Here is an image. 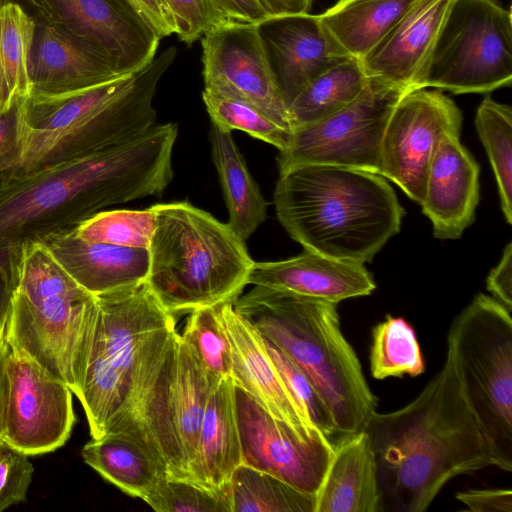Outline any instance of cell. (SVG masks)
<instances>
[{
	"mask_svg": "<svg viewBox=\"0 0 512 512\" xmlns=\"http://www.w3.org/2000/svg\"><path fill=\"white\" fill-rule=\"evenodd\" d=\"M374 448L384 507L423 512L453 478L497 462L468 406L446 355L437 372L410 403L375 412L366 428Z\"/></svg>",
	"mask_w": 512,
	"mask_h": 512,
	"instance_id": "cell-1",
	"label": "cell"
},
{
	"mask_svg": "<svg viewBox=\"0 0 512 512\" xmlns=\"http://www.w3.org/2000/svg\"><path fill=\"white\" fill-rule=\"evenodd\" d=\"M178 127L154 125L115 145L81 144L27 171H10L0 183V246L24 227L72 201L87 211L160 196L173 179Z\"/></svg>",
	"mask_w": 512,
	"mask_h": 512,
	"instance_id": "cell-2",
	"label": "cell"
},
{
	"mask_svg": "<svg viewBox=\"0 0 512 512\" xmlns=\"http://www.w3.org/2000/svg\"><path fill=\"white\" fill-rule=\"evenodd\" d=\"M274 205L281 225L304 249L362 264L400 231L405 214L383 176L331 165L280 174Z\"/></svg>",
	"mask_w": 512,
	"mask_h": 512,
	"instance_id": "cell-3",
	"label": "cell"
},
{
	"mask_svg": "<svg viewBox=\"0 0 512 512\" xmlns=\"http://www.w3.org/2000/svg\"><path fill=\"white\" fill-rule=\"evenodd\" d=\"M233 307L310 379L339 441L366 430L377 398L341 330L337 304L254 285Z\"/></svg>",
	"mask_w": 512,
	"mask_h": 512,
	"instance_id": "cell-4",
	"label": "cell"
},
{
	"mask_svg": "<svg viewBox=\"0 0 512 512\" xmlns=\"http://www.w3.org/2000/svg\"><path fill=\"white\" fill-rule=\"evenodd\" d=\"M177 54L169 47L134 75L58 93H35L13 111L15 154L8 171H27L81 144L115 145L155 125L157 85Z\"/></svg>",
	"mask_w": 512,
	"mask_h": 512,
	"instance_id": "cell-5",
	"label": "cell"
},
{
	"mask_svg": "<svg viewBox=\"0 0 512 512\" xmlns=\"http://www.w3.org/2000/svg\"><path fill=\"white\" fill-rule=\"evenodd\" d=\"M98 321L97 296L79 285L40 240L18 245L8 341L79 398Z\"/></svg>",
	"mask_w": 512,
	"mask_h": 512,
	"instance_id": "cell-6",
	"label": "cell"
},
{
	"mask_svg": "<svg viewBox=\"0 0 512 512\" xmlns=\"http://www.w3.org/2000/svg\"><path fill=\"white\" fill-rule=\"evenodd\" d=\"M147 283L172 315L234 302L254 261L228 223L187 201L152 206Z\"/></svg>",
	"mask_w": 512,
	"mask_h": 512,
	"instance_id": "cell-7",
	"label": "cell"
},
{
	"mask_svg": "<svg viewBox=\"0 0 512 512\" xmlns=\"http://www.w3.org/2000/svg\"><path fill=\"white\" fill-rule=\"evenodd\" d=\"M210 383L175 330L148 357L127 401L108 426L144 448L167 476L190 481Z\"/></svg>",
	"mask_w": 512,
	"mask_h": 512,
	"instance_id": "cell-8",
	"label": "cell"
},
{
	"mask_svg": "<svg viewBox=\"0 0 512 512\" xmlns=\"http://www.w3.org/2000/svg\"><path fill=\"white\" fill-rule=\"evenodd\" d=\"M96 296L97 328L78 398L91 438L105 434L148 357L176 330L147 281Z\"/></svg>",
	"mask_w": 512,
	"mask_h": 512,
	"instance_id": "cell-9",
	"label": "cell"
},
{
	"mask_svg": "<svg viewBox=\"0 0 512 512\" xmlns=\"http://www.w3.org/2000/svg\"><path fill=\"white\" fill-rule=\"evenodd\" d=\"M446 355L497 468L511 472V311L493 297L477 294L453 320L447 334Z\"/></svg>",
	"mask_w": 512,
	"mask_h": 512,
	"instance_id": "cell-10",
	"label": "cell"
},
{
	"mask_svg": "<svg viewBox=\"0 0 512 512\" xmlns=\"http://www.w3.org/2000/svg\"><path fill=\"white\" fill-rule=\"evenodd\" d=\"M512 83V19L497 0H454L413 89L489 93Z\"/></svg>",
	"mask_w": 512,
	"mask_h": 512,
	"instance_id": "cell-11",
	"label": "cell"
},
{
	"mask_svg": "<svg viewBox=\"0 0 512 512\" xmlns=\"http://www.w3.org/2000/svg\"><path fill=\"white\" fill-rule=\"evenodd\" d=\"M406 92L368 80L359 96L341 110L292 130L287 146L277 157L279 174L304 165H331L378 174L387 122Z\"/></svg>",
	"mask_w": 512,
	"mask_h": 512,
	"instance_id": "cell-12",
	"label": "cell"
},
{
	"mask_svg": "<svg viewBox=\"0 0 512 512\" xmlns=\"http://www.w3.org/2000/svg\"><path fill=\"white\" fill-rule=\"evenodd\" d=\"M6 376L1 439L29 456L63 446L76 420L70 387L9 341Z\"/></svg>",
	"mask_w": 512,
	"mask_h": 512,
	"instance_id": "cell-13",
	"label": "cell"
},
{
	"mask_svg": "<svg viewBox=\"0 0 512 512\" xmlns=\"http://www.w3.org/2000/svg\"><path fill=\"white\" fill-rule=\"evenodd\" d=\"M462 121L461 110L441 90L406 92L387 122L378 174L420 204L427 171L440 142L449 135L460 136Z\"/></svg>",
	"mask_w": 512,
	"mask_h": 512,
	"instance_id": "cell-14",
	"label": "cell"
},
{
	"mask_svg": "<svg viewBox=\"0 0 512 512\" xmlns=\"http://www.w3.org/2000/svg\"><path fill=\"white\" fill-rule=\"evenodd\" d=\"M43 23L85 41L119 76L134 75L156 55L160 38L127 0H27Z\"/></svg>",
	"mask_w": 512,
	"mask_h": 512,
	"instance_id": "cell-15",
	"label": "cell"
},
{
	"mask_svg": "<svg viewBox=\"0 0 512 512\" xmlns=\"http://www.w3.org/2000/svg\"><path fill=\"white\" fill-rule=\"evenodd\" d=\"M235 400L243 464L316 496L334 444L326 437L313 440L300 437L237 385Z\"/></svg>",
	"mask_w": 512,
	"mask_h": 512,
	"instance_id": "cell-16",
	"label": "cell"
},
{
	"mask_svg": "<svg viewBox=\"0 0 512 512\" xmlns=\"http://www.w3.org/2000/svg\"><path fill=\"white\" fill-rule=\"evenodd\" d=\"M204 90L247 101L291 130L257 24L227 22L201 38Z\"/></svg>",
	"mask_w": 512,
	"mask_h": 512,
	"instance_id": "cell-17",
	"label": "cell"
},
{
	"mask_svg": "<svg viewBox=\"0 0 512 512\" xmlns=\"http://www.w3.org/2000/svg\"><path fill=\"white\" fill-rule=\"evenodd\" d=\"M264 52L287 105L316 77L348 60L332 45L319 15L267 17L257 24Z\"/></svg>",
	"mask_w": 512,
	"mask_h": 512,
	"instance_id": "cell-18",
	"label": "cell"
},
{
	"mask_svg": "<svg viewBox=\"0 0 512 512\" xmlns=\"http://www.w3.org/2000/svg\"><path fill=\"white\" fill-rule=\"evenodd\" d=\"M220 310L230 342L231 377L235 385L271 415L286 422L300 437L307 440L326 437L308 423L299 411L259 331L234 309L233 302L221 304Z\"/></svg>",
	"mask_w": 512,
	"mask_h": 512,
	"instance_id": "cell-19",
	"label": "cell"
},
{
	"mask_svg": "<svg viewBox=\"0 0 512 512\" xmlns=\"http://www.w3.org/2000/svg\"><path fill=\"white\" fill-rule=\"evenodd\" d=\"M480 167L461 144L460 136H446L439 144L427 171L423 214L429 218L433 235L458 239L475 219L480 199Z\"/></svg>",
	"mask_w": 512,
	"mask_h": 512,
	"instance_id": "cell-20",
	"label": "cell"
},
{
	"mask_svg": "<svg viewBox=\"0 0 512 512\" xmlns=\"http://www.w3.org/2000/svg\"><path fill=\"white\" fill-rule=\"evenodd\" d=\"M454 0H415L361 62L370 81L410 91Z\"/></svg>",
	"mask_w": 512,
	"mask_h": 512,
	"instance_id": "cell-21",
	"label": "cell"
},
{
	"mask_svg": "<svg viewBox=\"0 0 512 512\" xmlns=\"http://www.w3.org/2000/svg\"><path fill=\"white\" fill-rule=\"evenodd\" d=\"M248 284L270 287L338 304L370 295L376 288L364 264L331 258L310 250L276 262H254Z\"/></svg>",
	"mask_w": 512,
	"mask_h": 512,
	"instance_id": "cell-22",
	"label": "cell"
},
{
	"mask_svg": "<svg viewBox=\"0 0 512 512\" xmlns=\"http://www.w3.org/2000/svg\"><path fill=\"white\" fill-rule=\"evenodd\" d=\"M38 240L79 285L94 295L147 280V248L85 241L73 229L51 232Z\"/></svg>",
	"mask_w": 512,
	"mask_h": 512,
	"instance_id": "cell-23",
	"label": "cell"
},
{
	"mask_svg": "<svg viewBox=\"0 0 512 512\" xmlns=\"http://www.w3.org/2000/svg\"><path fill=\"white\" fill-rule=\"evenodd\" d=\"M29 75L35 93L69 91L122 77L91 45L43 22L36 27Z\"/></svg>",
	"mask_w": 512,
	"mask_h": 512,
	"instance_id": "cell-24",
	"label": "cell"
},
{
	"mask_svg": "<svg viewBox=\"0 0 512 512\" xmlns=\"http://www.w3.org/2000/svg\"><path fill=\"white\" fill-rule=\"evenodd\" d=\"M377 461L367 430L342 439L316 493L315 512H381Z\"/></svg>",
	"mask_w": 512,
	"mask_h": 512,
	"instance_id": "cell-25",
	"label": "cell"
},
{
	"mask_svg": "<svg viewBox=\"0 0 512 512\" xmlns=\"http://www.w3.org/2000/svg\"><path fill=\"white\" fill-rule=\"evenodd\" d=\"M241 464L235 384L228 377L210 390L190 466V481L205 488L220 489L230 483Z\"/></svg>",
	"mask_w": 512,
	"mask_h": 512,
	"instance_id": "cell-26",
	"label": "cell"
},
{
	"mask_svg": "<svg viewBox=\"0 0 512 512\" xmlns=\"http://www.w3.org/2000/svg\"><path fill=\"white\" fill-rule=\"evenodd\" d=\"M415 0H339L319 15L334 48L362 62Z\"/></svg>",
	"mask_w": 512,
	"mask_h": 512,
	"instance_id": "cell-27",
	"label": "cell"
},
{
	"mask_svg": "<svg viewBox=\"0 0 512 512\" xmlns=\"http://www.w3.org/2000/svg\"><path fill=\"white\" fill-rule=\"evenodd\" d=\"M209 138L229 212L228 224L246 240L265 220L267 203L250 175L231 132L212 124Z\"/></svg>",
	"mask_w": 512,
	"mask_h": 512,
	"instance_id": "cell-28",
	"label": "cell"
},
{
	"mask_svg": "<svg viewBox=\"0 0 512 512\" xmlns=\"http://www.w3.org/2000/svg\"><path fill=\"white\" fill-rule=\"evenodd\" d=\"M84 462L124 493L142 500L166 476L135 441L113 432L91 438L81 450Z\"/></svg>",
	"mask_w": 512,
	"mask_h": 512,
	"instance_id": "cell-29",
	"label": "cell"
},
{
	"mask_svg": "<svg viewBox=\"0 0 512 512\" xmlns=\"http://www.w3.org/2000/svg\"><path fill=\"white\" fill-rule=\"evenodd\" d=\"M36 22L17 3H0V117L30 97L29 57Z\"/></svg>",
	"mask_w": 512,
	"mask_h": 512,
	"instance_id": "cell-30",
	"label": "cell"
},
{
	"mask_svg": "<svg viewBox=\"0 0 512 512\" xmlns=\"http://www.w3.org/2000/svg\"><path fill=\"white\" fill-rule=\"evenodd\" d=\"M368 80L361 62L348 59L311 81L289 104L291 130L320 121L354 101Z\"/></svg>",
	"mask_w": 512,
	"mask_h": 512,
	"instance_id": "cell-31",
	"label": "cell"
},
{
	"mask_svg": "<svg viewBox=\"0 0 512 512\" xmlns=\"http://www.w3.org/2000/svg\"><path fill=\"white\" fill-rule=\"evenodd\" d=\"M233 512H315L316 496L241 464L230 480Z\"/></svg>",
	"mask_w": 512,
	"mask_h": 512,
	"instance_id": "cell-32",
	"label": "cell"
},
{
	"mask_svg": "<svg viewBox=\"0 0 512 512\" xmlns=\"http://www.w3.org/2000/svg\"><path fill=\"white\" fill-rule=\"evenodd\" d=\"M475 127L496 179L501 209L512 223V109L486 96L477 108Z\"/></svg>",
	"mask_w": 512,
	"mask_h": 512,
	"instance_id": "cell-33",
	"label": "cell"
},
{
	"mask_svg": "<svg viewBox=\"0 0 512 512\" xmlns=\"http://www.w3.org/2000/svg\"><path fill=\"white\" fill-rule=\"evenodd\" d=\"M370 371L373 378L419 376L425 363L413 327L401 317L388 315L372 330Z\"/></svg>",
	"mask_w": 512,
	"mask_h": 512,
	"instance_id": "cell-34",
	"label": "cell"
},
{
	"mask_svg": "<svg viewBox=\"0 0 512 512\" xmlns=\"http://www.w3.org/2000/svg\"><path fill=\"white\" fill-rule=\"evenodd\" d=\"M220 306L191 311L180 334L201 363L212 386L231 377L232 373L231 347Z\"/></svg>",
	"mask_w": 512,
	"mask_h": 512,
	"instance_id": "cell-35",
	"label": "cell"
},
{
	"mask_svg": "<svg viewBox=\"0 0 512 512\" xmlns=\"http://www.w3.org/2000/svg\"><path fill=\"white\" fill-rule=\"evenodd\" d=\"M202 99L212 124L229 132L244 131L279 151L287 146L292 132L257 106L207 90H203Z\"/></svg>",
	"mask_w": 512,
	"mask_h": 512,
	"instance_id": "cell-36",
	"label": "cell"
},
{
	"mask_svg": "<svg viewBox=\"0 0 512 512\" xmlns=\"http://www.w3.org/2000/svg\"><path fill=\"white\" fill-rule=\"evenodd\" d=\"M154 227L155 212L150 207L96 212L73 230L85 241L148 249Z\"/></svg>",
	"mask_w": 512,
	"mask_h": 512,
	"instance_id": "cell-37",
	"label": "cell"
},
{
	"mask_svg": "<svg viewBox=\"0 0 512 512\" xmlns=\"http://www.w3.org/2000/svg\"><path fill=\"white\" fill-rule=\"evenodd\" d=\"M144 501L156 512H233L230 483L220 489H209L167 475Z\"/></svg>",
	"mask_w": 512,
	"mask_h": 512,
	"instance_id": "cell-38",
	"label": "cell"
},
{
	"mask_svg": "<svg viewBox=\"0 0 512 512\" xmlns=\"http://www.w3.org/2000/svg\"><path fill=\"white\" fill-rule=\"evenodd\" d=\"M263 340L286 389L303 417L332 442L336 438L333 417L310 379L273 342L265 337Z\"/></svg>",
	"mask_w": 512,
	"mask_h": 512,
	"instance_id": "cell-39",
	"label": "cell"
},
{
	"mask_svg": "<svg viewBox=\"0 0 512 512\" xmlns=\"http://www.w3.org/2000/svg\"><path fill=\"white\" fill-rule=\"evenodd\" d=\"M176 26L179 40L192 45L207 32L228 21L213 0H164Z\"/></svg>",
	"mask_w": 512,
	"mask_h": 512,
	"instance_id": "cell-40",
	"label": "cell"
},
{
	"mask_svg": "<svg viewBox=\"0 0 512 512\" xmlns=\"http://www.w3.org/2000/svg\"><path fill=\"white\" fill-rule=\"evenodd\" d=\"M33 472L29 455L0 438V512L25 501Z\"/></svg>",
	"mask_w": 512,
	"mask_h": 512,
	"instance_id": "cell-41",
	"label": "cell"
},
{
	"mask_svg": "<svg viewBox=\"0 0 512 512\" xmlns=\"http://www.w3.org/2000/svg\"><path fill=\"white\" fill-rule=\"evenodd\" d=\"M456 499L472 512H512L511 489H468L457 492Z\"/></svg>",
	"mask_w": 512,
	"mask_h": 512,
	"instance_id": "cell-42",
	"label": "cell"
},
{
	"mask_svg": "<svg viewBox=\"0 0 512 512\" xmlns=\"http://www.w3.org/2000/svg\"><path fill=\"white\" fill-rule=\"evenodd\" d=\"M487 290L500 304L512 311V243H508L500 262L489 273Z\"/></svg>",
	"mask_w": 512,
	"mask_h": 512,
	"instance_id": "cell-43",
	"label": "cell"
},
{
	"mask_svg": "<svg viewBox=\"0 0 512 512\" xmlns=\"http://www.w3.org/2000/svg\"><path fill=\"white\" fill-rule=\"evenodd\" d=\"M161 39L176 33L174 19L164 0H127Z\"/></svg>",
	"mask_w": 512,
	"mask_h": 512,
	"instance_id": "cell-44",
	"label": "cell"
},
{
	"mask_svg": "<svg viewBox=\"0 0 512 512\" xmlns=\"http://www.w3.org/2000/svg\"><path fill=\"white\" fill-rule=\"evenodd\" d=\"M230 22L258 24L268 17L257 0H213Z\"/></svg>",
	"mask_w": 512,
	"mask_h": 512,
	"instance_id": "cell-45",
	"label": "cell"
},
{
	"mask_svg": "<svg viewBox=\"0 0 512 512\" xmlns=\"http://www.w3.org/2000/svg\"><path fill=\"white\" fill-rule=\"evenodd\" d=\"M17 248L18 245L13 242L0 246V320L7 314L10 306Z\"/></svg>",
	"mask_w": 512,
	"mask_h": 512,
	"instance_id": "cell-46",
	"label": "cell"
},
{
	"mask_svg": "<svg viewBox=\"0 0 512 512\" xmlns=\"http://www.w3.org/2000/svg\"><path fill=\"white\" fill-rule=\"evenodd\" d=\"M268 17L309 13L313 0H257Z\"/></svg>",
	"mask_w": 512,
	"mask_h": 512,
	"instance_id": "cell-47",
	"label": "cell"
},
{
	"mask_svg": "<svg viewBox=\"0 0 512 512\" xmlns=\"http://www.w3.org/2000/svg\"><path fill=\"white\" fill-rule=\"evenodd\" d=\"M12 113V112H11ZM10 113V114H11ZM0 117V169L8 170L15 154L14 120L8 123V116Z\"/></svg>",
	"mask_w": 512,
	"mask_h": 512,
	"instance_id": "cell-48",
	"label": "cell"
},
{
	"mask_svg": "<svg viewBox=\"0 0 512 512\" xmlns=\"http://www.w3.org/2000/svg\"><path fill=\"white\" fill-rule=\"evenodd\" d=\"M7 314L0 320V438L3 434L4 406L7 387L6 357L8 351Z\"/></svg>",
	"mask_w": 512,
	"mask_h": 512,
	"instance_id": "cell-49",
	"label": "cell"
}]
</instances>
